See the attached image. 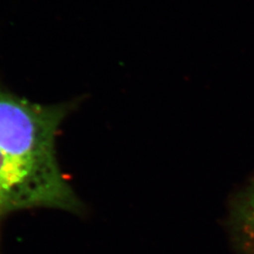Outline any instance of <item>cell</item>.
<instances>
[{"label": "cell", "mask_w": 254, "mask_h": 254, "mask_svg": "<svg viewBox=\"0 0 254 254\" xmlns=\"http://www.w3.org/2000/svg\"><path fill=\"white\" fill-rule=\"evenodd\" d=\"M228 227L236 251L254 254V176L231 201Z\"/></svg>", "instance_id": "2"}, {"label": "cell", "mask_w": 254, "mask_h": 254, "mask_svg": "<svg viewBox=\"0 0 254 254\" xmlns=\"http://www.w3.org/2000/svg\"><path fill=\"white\" fill-rule=\"evenodd\" d=\"M71 107L37 104L0 87V235L4 220L19 211H84L56 151L59 128Z\"/></svg>", "instance_id": "1"}]
</instances>
